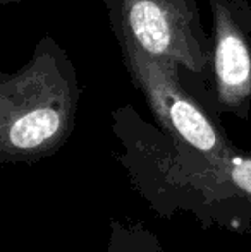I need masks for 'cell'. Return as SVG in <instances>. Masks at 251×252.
I'll list each match as a JSON object with an SVG mask.
<instances>
[{"label": "cell", "mask_w": 251, "mask_h": 252, "mask_svg": "<svg viewBox=\"0 0 251 252\" xmlns=\"http://www.w3.org/2000/svg\"><path fill=\"white\" fill-rule=\"evenodd\" d=\"M114 130L126 148L122 163L162 216L186 209L205 225L215 221L231 230L251 226V208L232 175V156L214 161L178 146L131 106L114 112Z\"/></svg>", "instance_id": "1"}, {"label": "cell", "mask_w": 251, "mask_h": 252, "mask_svg": "<svg viewBox=\"0 0 251 252\" xmlns=\"http://www.w3.org/2000/svg\"><path fill=\"white\" fill-rule=\"evenodd\" d=\"M79 100L72 60L54 38H41L19 70L0 76V161L57 153L74 130Z\"/></svg>", "instance_id": "2"}, {"label": "cell", "mask_w": 251, "mask_h": 252, "mask_svg": "<svg viewBox=\"0 0 251 252\" xmlns=\"http://www.w3.org/2000/svg\"><path fill=\"white\" fill-rule=\"evenodd\" d=\"M117 40L134 86L172 143L214 161L238 151L214 113L184 88L176 63L148 55L126 38Z\"/></svg>", "instance_id": "3"}, {"label": "cell", "mask_w": 251, "mask_h": 252, "mask_svg": "<svg viewBox=\"0 0 251 252\" xmlns=\"http://www.w3.org/2000/svg\"><path fill=\"white\" fill-rule=\"evenodd\" d=\"M105 5L117 38L203 79L212 76V38L196 0H105Z\"/></svg>", "instance_id": "4"}, {"label": "cell", "mask_w": 251, "mask_h": 252, "mask_svg": "<svg viewBox=\"0 0 251 252\" xmlns=\"http://www.w3.org/2000/svg\"><path fill=\"white\" fill-rule=\"evenodd\" d=\"M214 21L212 84L215 110L246 120L251 110V5L208 0Z\"/></svg>", "instance_id": "5"}, {"label": "cell", "mask_w": 251, "mask_h": 252, "mask_svg": "<svg viewBox=\"0 0 251 252\" xmlns=\"http://www.w3.org/2000/svg\"><path fill=\"white\" fill-rule=\"evenodd\" d=\"M107 252H164L157 235L141 223L114 220L110 223Z\"/></svg>", "instance_id": "6"}, {"label": "cell", "mask_w": 251, "mask_h": 252, "mask_svg": "<svg viewBox=\"0 0 251 252\" xmlns=\"http://www.w3.org/2000/svg\"><path fill=\"white\" fill-rule=\"evenodd\" d=\"M21 0H0V3L2 5H10V3H19Z\"/></svg>", "instance_id": "7"}]
</instances>
